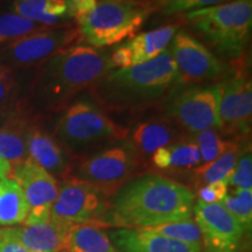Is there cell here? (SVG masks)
<instances>
[{"mask_svg":"<svg viewBox=\"0 0 252 252\" xmlns=\"http://www.w3.org/2000/svg\"><path fill=\"white\" fill-rule=\"evenodd\" d=\"M47 117L34 113L27 128V149L30 159L61 180L70 174L75 160L65 152L52 132L46 127Z\"/></svg>","mask_w":252,"mask_h":252,"instance_id":"cell-15","label":"cell"},{"mask_svg":"<svg viewBox=\"0 0 252 252\" xmlns=\"http://www.w3.org/2000/svg\"><path fill=\"white\" fill-rule=\"evenodd\" d=\"M11 163L8 161H6V160L2 159V158H0V179H8L9 176V173H11Z\"/></svg>","mask_w":252,"mask_h":252,"instance_id":"cell-37","label":"cell"},{"mask_svg":"<svg viewBox=\"0 0 252 252\" xmlns=\"http://www.w3.org/2000/svg\"><path fill=\"white\" fill-rule=\"evenodd\" d=\"M226 184L237 189L252 190V156L251 146L244 151L236 163L234 171L226 179Z\"/></svg>","mask_w":252,"mask_h":252,"instance_id":"cell-32","label":"cell"},{"mask_svg":"<svg viewBox=\"0 0 252 252\" xmlns=\"http://www.w3.org/2000/svg\"><path fill=\"white\" fill-rule=\"evenodd\" d=\"M186 132L167 116L153 117L127 128L126 141L147 167L150 158L158 149L180 140Z\"/></svg>","mask_w":252,"mask_h":252,"instance_id":"cell-16","label":"cell"},{"mask_svg":"<svg viewBox=\"0 0 252 252\" xmlns=\"http://www.w3.org/2000/svg\"><path fill=\"white\" fill-rule=\"evenodd\" d=\"M249 146H251L250 139L234 141L231 146L214 161L203 163L194 168L190 172L194 187L198 189L204 185L213 184V182L226 181V179L234 171L238 159Z\"/></svg>","mask_w":252,"mask_h":252,"instance_id":"cell-23","label":"cell"},{"mask_svg":"<svg viewBox=\"0 0 252 252\" xmlns=\"http://www.w3.org/2000/svg\"><path fill=\"white\" fill-rule=\"evenodd\" d=\"M193 213L208 252L241 251L248 232L222 203L197 201Z\"/></svg>","mask_w":252,"mask_h":252,"instance_id":"cell-13","label":"cell"},{"mask_svg":"<svg viewBox=\"0 0 252 252\" xmlns=\"http://www.w3.org/2000/svg\"><path fill=\"white\" fill-rule=\"evenodd\" d=\"M34 112L25 109L0 118V158L11 166L30 159L27 149V128Z\"/></svg>","mask_w":252,"mask_h":252,"instance_id":"cell-18","label":"cell"},{"mask_svg":"<svg viewBox=\"0 0 252 252\" xmlns=\"http://www.w3.org/2000/svg\"><path fill=\"white\" fill-rule=\"evenodd\" d=\"M109 207L110 197L94 186L69 176L60 186L50 210V220L69 230L80 224H96L108 229L104 217Z\"/></svg>","mask_w":252,"mask_h":252,"instance_id":"cell-9","label":"cell"},{"mask_svg":"<svg viewBox=\"0 0 252 252\" xmlns=\"http://www.w3.org/2000/svg\"><path fill=\"white\" fill-rule=\"evenodd\" d=\"M110 239L122 252H201V245L181 243L146 229L119 228Z\"/></svg>","mask_w":252,"mask_h":252,"instance_id":"cell-17","label":"cell"},{"mask_svg":"<svg viewBox=\"0 0 252 252\" xmlns=\"http://www.w3.org/2000/svg\"><path fill=\"white\" fill-rule=\"evenodd\" d=\"M190 135L200 152L202 165L212 162L220 156H222L235 141L225 138L219 128L215 127L206 128Z\"/></svg>","mask_w":252,"mask_h":252,"instance_id":"cell-27","label":"cell"},{"mask_svg":"<svg viewBox=\"0 0 252 252\" xmlns=\"http://www.w3.org/2000/svg\"><path fill=\"white\" fill-rule=\"evenodd\" d=\"M226 181H217L204 185L197 189V201L203 203H220L228 193Z\"/></svg>","mask_w":252,"mask_h":252,"instance_id":"cell-33","label":"cell"},{"mask_svg":"<svg viewBox=\"0 0 252 252\" xmlns=\"http://www.w3.org/2000/svg\"><path fill=\"white\" fill-rule=\"evenodd\" d=\"M80 42V32L72 25L37 31L1 47L0 64L15 69H34L58 53Z\"/></svg>","mask_w":252,"mask_h":252,"instance_id":"cell-10","label":"cell"},{"mask_svg":"<svg viewBox=\"0 0 252 252\" xmlns=\"http://www.w3.org/2000/svg\"><path fill=\"white\" fill-rule=\"evenodd\" d=\"M229 63L248 58L252 27V0H231L178 15Z\"/></svg>","mask_w":252,"mask_h":252,"instance_id":"cell-4","label":"cell"},{"mask_svg":"<svg viewBox=\"0 0 252 252\" xmlns=\"http://www.w3.org/2000/svg\"><path fill=\"white\" fill-rule=\"evenodd\" d=\"M112 69L106 50L87 45L69 47L34 68L27 91L28 106L47 118L62 112Z\"/></svg>","mask_w":252,"mask_h":252,"instance_id":"cell-1","label":"cell"},{"mask_svg":"<svg viewBox=\"0 0 252 252\" xmlns=\"http://www.w3.org/2000/svg\"><path fill=\"white\" fill-rule=\"evenodd\" d=\"M20 70L0 64V118L30 108Z\"/></svg>","mask_w":252,"mask_h":252,"instance_id":"cell-25","label":"cell"},{"mask_svg":"<svg viewBox=\"0 0 252 252\" xmlns=\"http://www.w3.org/2000/svg\"><path fill=\"white\" fill-rule=\"evenodd\" d=\"M181 26L182 23L176 18V23L174 24L166 25L131 37L125 45L130 50L132 65L150 62L158 58L169 46V42Z\"/></svg>","mask_w":252,"mask_h":252,"instance_id":"cell-22","label":"cell"},{"mask_svg":"<svg viewBox=\"0 0 252 252\" xmlns=\"http://www.w3.org/2000/svg\"><path fill=\"white\" fill-rule=\"evenodd\" d=\"M145 168V163L124 140L75 160L69 176L94 186L111 198L123 186L140 176Z\"/></svg>","mask_w":252,"mask_h":252,"instance_id":"cell-7","label":"cell"},{"mask_svg":"<svg viewBox=\"0 0 252 252\" xmlns=\"http://www.w3.org/2000/svg\"><path fill=\"white\" fill-rule=\"evenodd\" d=\"M11 9L12 13L49 28L71 25L68 23L72 19L68 0H13Z\"/></svg>","mask_w":252,"mask_h":252,"instance_id":"cell-20","label":"cell"},{"mask_svg":"<svg viewBox=\"0 0 252 252\" xmlns=\"http://www.w3.org/2000/svg\"><path fill=\"white\" fill-rule=\"evenodd\" d=\"M110 60L113 68H127L132 67V59L130 50L126 47L125 43L116 47L115 49L110 53Z\"/></svg>","mask_w":252,"mask_h":252,"instance_id":"cell-35","label":"cell"},{"mask_svg":"<svg viewBox=\"0 0 252 252\" xmlns=\"http://www.w3.org/2000/svg\"><path fill=\"white\" fill-rule=\"evenodd\" d=\"M106 228L96 224H80L70 228L65 237L68 252H121L105 232Z\"/></svg>","mask_w":252,"mask_h":252,"instance_id":"cell-24","label":"cell"},{"mask_svg":"<svg viewBox=\"0 0 252 252\" xmlns=\"http://www.w3.org/2000/svg\"><path fill=\"white\" fill-rule=\"evenodd\" d=\"M140 229L150 230V231L156 232V234L165 236L167 238L174 239V241L186 244L201 245V242H202V235H201L200 228H198L196 222L191 220V217L187 220H175V222H168L165 223V224Z\"/></svg>","mask_w":252,"mask_h":252,"instance_id":"cell-28","label":"cell"},{"mask_svg":"<svg viewBox=\"0 0 252 252\" xmlns=\"http://www.w3.org/2000/svg\"><path fill=\"white\" fill-rule=\"evenodd\" d=\"M229 64L231 72L220 82V131L230 140H249L251 139L252 123V83L249 56Z\"/></svg>","mask_w":252,"mask_h":252,"instance_id":"cell-8","label":"cell"},{"mask_svg":"<svg viewBox=\"0 0 252 252\" xmlns=\"http://www.w3.org/2000/svg\"><path fill=\"white\" fill-rule=\"evenodd\" d=\"M153 13L147 0H98L89 14L74 23L82 42L102 49L137 35Z\"/></svg>","mask_w":252,"mask_h":252,"instance_id":"cell-6","label":"cell"},{"mask_svg":"<svg viewBox=\"0 0 252 252\" xmlns=\"http://www.w3.org/2000/svg\"><path fill=\"white\" fill-rule=\"evenodd\" d=\"M222 204L244 226L248 234H250L252 228V190L234 188V190L226 193Z\"/></svg>","mask_w":252,"mask_h":252,"instance_id":"cell-30","label":"cell"},{"mask_svg":"<svg viewBox=\"0 0 252 252\" xmlns=\"http://www.w3.org/2000/svg\"><path fill=\"white\" fill-rule=\"evenodd\" d=\"M200 165H202L200 152L189 133L169 146L158 149L147 162L153 171L171 173H190Z\"/></svg>","mask_w":252,"mask_h":252,"instance_id":"cell-19","label":"cell"},{"mask_svg":"<svg viewBox=\"0 0 252 252\" xmlns=\"http://www.w3.org/2000/svg\"><path fill=\"white\" fill-rule=\"evenodd\" d=\"M12 231L20 243L31 252H60L64 249L69 229L62 228L52 220L34 224L14 226Z\"/></svg>","mask_w":252,"mask_h":252,"instance_id":"cell-21","label":"cell"},{"mask_svg":"<svg viewBox=\"0 0 252 252\" xmlns=\"http://www.w3.org/2000/svg\"><path fill=\"white\" fill-rule=\"evenodd\" d=\"M147 1L153 7L154 13L178 17L194 9L209 7L231 0H147Z\"/></svg>","mask_w":252,"mask_h":252,"instance_id":"cell-31","label":"cell"},{"mask_svg":"<svg viewBox=\"0 0 252 252\" xmlns=\"http://www.w3.org/2000/svg\"><path fill=\"white\" fill-rule=\"evenodd\" d=\"M52 134L74 160L124 141L127 127L118 125L93 99L72 102L61 112Z\"/></svg>","mask_w":252,"mask_h":252,"instance_id":"cell-5","label":"cell"},{"mask_svg":"<svg viewBox=\"0 0 252 252\" xmlns=\"http://www.w3.org/2000/svg\"><path fill=\"white\" fill-rule=\"evenodd\" d=\"M182 82L169 46L152 61L112 69L89 90L106 113H135L163 105Z\"/></svg>","mask_w":252,"mask_h":252,"instance_id":"cell-2","label":"cell"},{"mask_svg":"<svg viewBox=\"0 0 252 252\" xmlns=\"http://www.w3.org/2000/svg\"><path fill=\"white\" fill-rule=\"evenodd\" d=\"M195 195L181 182L145 174L127 182L110 198L104 222L118 228H150L190 219Z\"/></svg>","mask_w":252,"mask_h":252,"instance_id":"cell-3","label":"cell"},{"mask_svg":"<svg viewBox=\"0 0 252 252\" xmlns=\"http://www.w3.org/2000/svg\"><path fill=\"white\" fill-rule=\"evenodd\" d=\"M47 28L49 27L42 26L15 13H1L0 14V48L18 37Z\"/></svg>","mask_w":252,"mask_h":252,"instance_id":"cell-29","label":"cell"},{"mask_svg":"<svg viewBox=\"0 0 252 252\" xmlns=\"http://www.w3.org/2000/svg\"><path fill=\"white\" fill-rule=\"evenodd\" d=\"M169 49L184 87L201 86L207 82L220 83L231 72L229 63L223 62L206 45L184 30L176 32Z\"/></svg>","mask_w":252,"mask_h":252,"instance_id":"cell-12","label":"cell"},{"mask_svg":"<svg viewBox=\"0 0 252 252\" xmlns=\"http://www.w3.org/2000/svg\"><path fill=\"white\" fill-rule=\"evenodd\" d=\"M60 252H68V251H65V250H61Z\"/></svg>","mask_w":252,"mask_h":252,"instance_id":"cell-38","label":"cell"},{"mask_svg":"<svg viewBox=\"0 0 252 252\" xmlns=\"http://www.w3.org/2000/svg\"><path fill=\"white\" fill-rule=\"evenodd\" d=\"M30 207L17 182L11 179L0 181V225H17L27 219Z\"/></svg>","mask_w":252,"mask_h":252,"instance_id":"cell-26","label":"cell"},{"mask_svg":"<svg viewBox=\"0 0 252 252\" xmlns=\"http://www.w3.org/2000/svg\"><path fill=\"white\" fill-rule=\"evenodd\" d=\"M8 178L19 185L30 207L25 224L48 222L59 193L58 180L31 159L13 165Z\"/></svg>","mask_w":252,"mask_h":252,"instance_id":"cell-14","label":"cell"},{"mask_svg":"<svg viewBox=\"0 0 252 252\" xmlns=\"http://www.w3.org/2000/svg\"><path fill=\"white\" fill-rule=\"evenodd\" d=\"M0 252H31L15 237L12 228H0Z\"/></svg>","mask_w":252,"mask_h":252,"instance_id":"cell-34","label":"cell"},{"mask_svg":"<svg viewBox=\"0 0 252 252\" xmlns=\"http://www.w3.org/2000/svg\"><path fill=\"white\" fill-rule=\"evenodd\" d=\"M220 82L179 89L163 104L165 116L189 134L210 127L220 130Z\"/></svg>","mask_w":252,"mask_h":252,"instance_id":"cell-11","label":"cell"},{"mask_svg":"<svg viewBox=\"0 0 252 252\" xmlns=\"http://www.w3.org/2000/svg\"><path fill=\"white\" fill-rule=\"evenodd\" d=\"M72 19L82 18L89 14L96 7L98 0H68Z\"/></svg>","mask_w":252,"mask_h":252,"instance_id":"cell-36","label":"cell"}]
</instances>
